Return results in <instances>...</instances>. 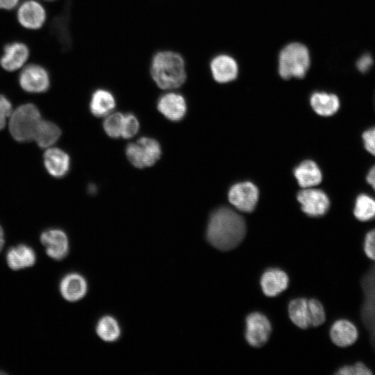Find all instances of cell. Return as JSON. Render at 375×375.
<instances>
[{
	"mask_svg": "<svg viewBox=\"0 0 375 375\" xmlns=\"http://www.w3.org/2000/svg\"><path fill=\"white\" fill-rule=\"evenodd\" d=\"M272 327L268 319L262 314L253 312L246 319L245 338L253 347H260L268 340Z\"/></svg>",
	"mask_w": 375,
	"mask_h": 375,
	"instance_id": "9c48e42d",
	"label": "cell"
},
{
	"mask_svg": "<svg viewBox=\"0 0 375 375\" xmlns=\"http://www.w3.org/2000/svg\"><path fill=\"white\" fill-rule=\"evenodd\" d=\"M310 65V52L300 42L290 43L279 53L278 69L280 76L283 79L304 77Z\"/></svg>",
	"mask_w": 375,
	"mask_h": 375,
	"instance_id": "3957f363",
	"label": "cell"
},
{
	"mask_svg": "<svg viewBox=\"0 0 375 375\" xmlns=\"http://www.w3.org/2000/svg\"><path fill=\"white\" fill-rule=\"evenodd\" d=\"M46 1H53V0H46Z\"/></svg>",
	"mask_w": 375,
	"mask_h": 375,
	"instance_id": "f35d334b",
	"label": "cell"
},
{
	"mask_svg": "<svg viewBox=\"0 0 375 375\" xmlns=\"http://www.w3.org/2000/svg\"><path fill=\"white\" fill-rule=\"evenodd\" d=\"M124 114L122 112H115L108 115L104 119L103 127L106 133L112 138L122 137Z\"/></svg>",
	"mask_w": 375,
	"mask_h": 375,
	"instance_id": "4316f807",
	"label": "cell"
},
{
	"mask_svg": "<svg viewBox=\"0 0 375 375\" xmlns=\"http://www.w3.org/2000/svg\"><path fill=\"white\" fill-rule=\"evenodd\" d=\"M310 326L317 327L326 321V312L322 303L315 299L308 300Z\"/></svg>",
	"mask_w": 375,
	"mask_h": 375,
	"instance_id": "83f0119b",
	"label": "cell"
},
{
	"mask_svg": "<svg viewBox=\"0 0 375 375\" xmlns=\"http://www.w3.org/2000/svg\"><path fill=\"white\" fill-rule=\"evenodd\" d=\"M44 163L48 172L56 178L65 176L70 167L69 155L59 148H49L44 153Z\"/></svg>",
	"mask_w": 375,
	"mask_h": 375,
	"instance_id": "ac0fdd59",
	"label": "cell"
},
{
	"mask_svg": "<svg viewBox=\"0 0 375 375\" xmlns=\"http://www.w3.org/2000/svg\"><path fill=\"white\" fill-rule=\"evenodd\" d=\"M289 316L298 327L305 329L310 327L308 300L298 298L290 301L288 307Z\"/></svg>",
	"mask_w": 375,
	"mask_h": 375,
	"instance_id": "484cf974",
	"label": "cell"
},
{
	"mask_svg": "<svg viewBox=\"0 0 375 375\" xmlns=\"http://www.w3.org/2000/svg\"><path fill=\"white\" fill-rule=\"evenodd\" d=\"M294 176L303 188H308L319 184L322 173L317 165L312 160H305L294 169Z\"/></svg>",
	"mask_w": 375,
	"mask_h": 375,
	"instance_id": "7402d4cb",
	"label": "cell"
},
{
	"mask_svg": "<svg viewBox=\"0 0 375 375\" xmlns=\"http://www.w3.org/2000/svg\"><path fill=\"white\" fill-rule=\"evenodd\" d=\"M19 0H0V9L10 10L17 6Z\"/></svg>",
	"mask_w": 375,
	"mask_h": 375,
	"instance_id": "d590c367",
	"label": "cell"
},
{
	"mask_svg": "<svg viewBox=\"0 0 375 375\" xmlns=\"http://www.w3.org/2000/svg\"><path fill=\"white\" fill-rule=\"evenodd\" d=\"M361 139L365 151L375 157V126L365 129L362 133Z\"/></svg>",
	"mask_w": 375,
	"mask_h": 375,
	"instance_id": "1f68e13d",
	"label": "cell"
},
{
	"mask_svg": "<svg viewBox=\"0 0 375 375\" xmlns=\"http://www.w3.org/2000/svg\"><path fill=\"white\" fill-rule=\"evenodd\" d=\"M40 241L47 256L55 260H62L67 257L69 243L66 233L60 228H49L40 235Z\"/></svg>",
	"mask_w": 375,
	"mask_h": 375,
	"instance_id": "ba28073f",
	"label": "cell"
},
{
	"mask_svg": "<svg viewBox=\"0 0 375 375\" xmlns=\"http://www.w3.org/2000/svg\"><path fill=\"white\" fill-rule=\"evenodd\" d=\"M12 114V104L8 99L0 94V130L6 125V119Z\"/></svg>",
	"mask_w": 375,
	"mask_h": 375,
	"instance_id": "d6a6232c",
	"label": "cell"
},
{
	"mask_svg": "<svg viewBox=\"0 0 375 375\" xmlns=\"http://www.w3.org/2000/svg\"><path fill=\"white\" fill-rule=\"evenodd\" d=\"M128 161L137 168L153 165L160 158V143L149 137H141L136 142L129 143L125 150Z\"/></svg>",
	"mask_w": 375,
	"mask_h": 375,
	"instance_id": "5b68a950",
	"label": "cell"
},
{
	"mask_svg": "<svg viewBox=\"0 0 375 375\" xmlns=\"http://www.w3.org/2000/svg\"><path fill=\"white\" fill-rule=\"evenodd\" d=\"M336 375H374L372 370L363 362L356 361L344 365L335 373Z\"/></svg>",
	"mask_w": 375,
	"mask_h": 375,
	"instance_id": "f1b7e54d",
	"label": "cell"
},
{
	"mask_svg": "<svg viewBox=\"0 0 375 375\" xmlns=\"http://www.w3.org/2000/svg\"><path fill=\"white\" fill-rule=\"evenodd\" d=\"M140 128V123L136 116L133 113L124 114L122 137L128 139L137 134Z\"/></svg>",
	"mask_w": 375,
	"mask_h": 375,
	"instance_id": "f546056e",
	"label": "cell"
},
{
	"mask_svg": "<svg viewBox=\"0 0 375 375\" xmlns=\"http://www.w3.org/2000/svg\"><path fill=\"white\" fill-rule=\"evenodd\" d=\"M374 59L371 54L365 53L361 55L356 62V69L360 73H366L371 69Z\"/></svg>",
	"mask_w": 375,
	"mask_h": 375,
	"instance_id": "836d02e7",
	"label": "cell"
},
{
	"mask_svg": "<svg viewBox=\"0 0 375 375\" xmlns=\"http://www.w3.org/2000/svg\"><path fill=\"white\" fill-rule=\"evenodd\" d=\"M41 120L40 112L34 104L21 105L11 114L9 121L10 133L18 142L33 140Z\"/></svg>",
	"mask_w": 375,
	"mask_h": 375,
	"instance_id": "277c9868",
	"label": "cell"
},
{
	"mask_svg": "<svg viewBox=\"0 0 375 375\" xmlns=\"http://www.w3.org/2000/svg\"><path fill=\"white\" fill-rule=\"evenodd\" d=\"M95 332L103 342H115L120 338L122 328L115 317L106 315L98 319L95 326Z\"/></svg>",
	"mask_w": 375,
	"mask_h": 375,
	"instance_id": "cb8c5ba5",
	"label": "cell"
},
{
	"mask_svg": "<svg viewBox=\"0 0 375 375\" xmlns=\"http://www.w3.org/2000/svg\"><path fill=\"white\" fill-rule=\"evenodd\" d=\"M363 251L365 256L375 262V227L367 230L363 238Z\"/></svg>",
	"mask_w": 375,
	"mask_h": 375,
	"instance_id": "4dcf8cb0",
	"label": "cell"
},
{
	"mask_svg": "<svg viewBox=\"0 0 375 375\" xmlns=\"http://www.w3.org/2000/svg\"><path fill=\"white\" fill-rule=\"evenodd\" d=\"M297 199L302 210L310 217L322 216L330 208L328 195L319 189L304 188L298 193Z\"/></svg>",
	"mask_w": 375,
	"mask_h": 375,
	"instance_id": "52a82bcc",
	"label": "cell"
},
{
	"mask_svg": "<svg viewBox=\"0 0 375 375\" xmlns=\"http://www.w3.org/2000/svg\"><path fill=\"white\" fill-rule=\"evenodd\" d=\"M6 262L12 270L32 267L36 262V254L30 246L19 244L10 247L6 253Z\"/></svg>",
	"mask_w": 375,
	"mask_h": 375,
	"instance_id": "e0dca14e",
	"label": "cell"
},
{
	"mask_svg": "<svg viewBox=\"0 0 375 375\" xmlns=\"http://www.w3.org/2000/svg\"><path fill=\"white\" fill-rule=\"evenodd\" d=\"M59 290L64 299L76 302L83 299L88 291L86 278L78 272L65 274L59 283Z\"/></svg>",
	"mask_w": 375,
	"mask_h": 375,
	"instance_id": "4fadbf2b",
	"label": "cell"
},
{
	"mask_svg": "<svg viewBox=\"0 0 375 375\" xmlns=\"http://www.w3.org/2000/svg\"><path fill=\"white\" fill-rule=\"evenodd\" d=\"M18 80L20 87L31 93L44 92L50 86L48 71L36 63L25 66L20 72Z\"/></svg>",
	"mask_w": 375,
	"mask_h": 375,
	"instance_id": "8992f818",
	"label": "cell"
},
{
	"mask_svg": "<svg viewBox=\"0 0 375 375\" xmlns=\"http://www.w3.org/2000/svg\"><path fill=\"white\" fill-rule=\"evenodd\" d=\"M246 225L243 217L228 208H220L210 216L207 227L208 242L215 248L227 251L243 240Z\"/></svg>",
	"mask_w": 375,
	"mask_h": 375,
	"instance_id": "6da1fadb",
	"label": "cell"
},
{
	"mask_svg": "<svg viewBox=\"0 0 375 375\" xmlns=\"http://www.w3.org/2000/svg\"><path fill=\"white\" fill-rule=\"evenodd\" d=\"M149 74L160 89L175 90L186 81V64L182 55L177 51L160 50L156 52L151 58Z\"/></svg>",
	"mask_w": 375,
	"mask_h": 375,
	"instance_id": "7a4b0ae2",
	"label": "cell"
},
{
	"mask_svg": "<svg viewBox=\"0 0 375 375\" xmlns=\"http://www.w3.org/2000/svg\"><path fill=\"white\" fill-rule=\"evenodd\" d=\"M367 183L372 188L375 193V165H372L367 172L365 176Z\"/></svg>",
	"mask_w": 375,
	"mask_h": 375,
	"instance_id": "e575fe53",
	"label": "cell"
},
{
	"mask_svg": "<svg viewBox=\"0 0 375 375\" xmlns=\"http://www.w3.org/2000/svg\"><path fill=\"white\" fill-rule=\"evenodd\" d=\"M331 342L340 348L353 345L358 340L359 331L356 324L347 318L335 320L329 331Z\"/></svg>",
	"mask_w": 375,
	"mask_h": 375,
	"instance_id": "9a60e30c",
	"label": "cell"
},
{
	"mask_svg": "<svg viewBox=\"0 0 375 375\" xmlns=\"http://www.w3.org/2000/svg\"><path fill=\"white\" fill-rule=\"evenodd\" d=\"M210 69L213 79L219 83L232 81L238 74L236 60L227 54H219L214 57L210 61Z\"/></svg>",
	"mask_w": 375,
	"mask_h": 375,
	"instance_id": "2e32d148",
	"label": "cell"
},
{
	"mask_svg": "<svg viewBox=\"0 0 375 375\" xmlns=\"http://www.w3.org/2000/svg\"><path fill=\"white\" fill-rule=\"evenodd\" d=\"M4 233L2 227L0 225V251L2 250L4 245Z\"/></svg>",
	"mask_w": 375,
	"mask_h": 375,
	"instance_id": "8d00e7d4",
	"label": "cell"
},
{
	"mask_svg": "<svg viewBox=\"0 0 375 375\" xmlns=\"http://www.w3.org/2000/svg\"><path fill=\"white\" fill-rule=\"evenodd\" d=\"M17 18L21 26L38 30L44 24L47 13L44 6L36 0H26L19 6Z\"/></svg>",
	"mask_w": 375,
	"mask_h": 375,
	"instance_id": "8fae6325",
	"label": "cell"
},
{
	"mask_svg": "<svg viewBox=\"0 0 375 375\" xmlns=\"http://www.w3.org/2000/svg\"><path fill=\"white\" fill-rule=\"evenodd\" d=\"M4 374V372L0 371V374Z\"/></svg>",
	"mask_w": 375,
	"mask_h": 375,
	"instance_id": "74e56055",
	"label": "cell"
},
{
	"mask_svg": "<svg viewBox=\"0 0 375 375\" xmlns=\"http://www.w3.org/2000/svg\"><path fill=\"white\" fill-rule=\"evenodd\" d=\"M157 109L167 119L178 122L186 114L187 103L181 94L169 90L158 98Z\"/></svg>",
	"mask_w": 375,
	"mask_h": 375,
	"instance_id": "7c38bea8",
	"label": "cell"
},
{
	"mask_svg": "<svg viewBox=\"0 0 375 375\" xmlns=\"http://www.w3.org/2000/svg\"><path fill=\"white\" fill-rule=\"evenodd\" d=\"M228 199L231 203L240 210L249 212L253 210L256 206L258 190L251 182L238 183L231 188Z\"/></svg>",
	"mask_w": 375,
	"mask_h": 375,
	"instance_id": "30bf717a",
	"label": "cell"
},
{
	"mask_svg": "<svg viewBox=\"0 0 375 375\" xmlns=\"http://www.w3.org/2000/svg\"><path fill=\"white\" fill-rule=\"evenodd\" d=\"M353 215L360 223H368L375 219V198L365 192L356 197Z\"/></svg>",
	"mask_w": 375,
	"mask_h": 375,
	"instance_id": "603a6c76",
	"label": "cell"
},
{
	"mask_svg": "<svg viewBox=\"0 0 375 375\" xmlns=\"http://www.w3.org/2000/svg\"><path fill=\"white\" fill-rule=\"evenodd\" d=\"M61 131L54 123L41 120L34 135L33 140L41 148L53 145L60 138Z\"/></svg>",
	"mask_w": 375,
	"mask_h": 375,
	"instance_id": "d4e9b609",
	"label": "cell"
},
{
	"mask_svg": "<svg viewBox=\"0 0 375 375\" xmlns=\"http://www.w3.org/2000/svg\"><path fill=\"white\" fill-rule=\"evenodd\" d=\"M288 275L279 269L267 270L262 276L260 284L266 296L276 297L288 286Z\"/></svg>",
	"mask_w": 375,
	"mask_h": 375,
	"instance_id": "d6986e66",
	"label": "cell"
},
{
	"mask_svg": "<svg viewBox=\"0 0 375 375\" xmlns=\"http://www.w3.org/2000/svg\"><path fill=\"white\" fill-rule=\"evenodd\" d=\"M310 105L315 112L323 117L335 115L340 108L338 95L326 92H316L310 97Z\"/></svg>",
	"mask_w": 375,
	"mask_h": 375,
	"instance_id": "ffe728a7",
	"label": "cell"
},
{
	"mask_svg": "<svg viewBox=\"0 0 375 375\" xmlns=\"http://www.w3.org/2000/svg\"><path fill=\"white\" fill-rule=\"evenodd\" d=\"M28 46L19 41L6 44L0 57L1 67L8 72H14L21 68L29 57Z\"/></svg>",
	"mask_w": 375,
	"mask_h": 375,
	"instance_id": "5bb4252c",
	"label": "cell"
},
{
	"mask_svg": "<svg viewBox=\"0 0 375 375\" xmlns=\"http://www.w3.org/2000/svg\"><path fill=\"white\" fill-rule=\"evenodd\" d=\"M116 106V99L108 90L99 88L95 90L90 97L89 108L95 117L108 115Z\"/></svg>",
	"mask_w": 375,
	"mask_h": 375,
	"instance_id": "44dd1931",
	"label": "cell"
}]
</instances>
